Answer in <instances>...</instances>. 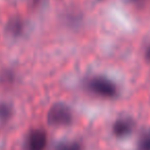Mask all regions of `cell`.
<instances>
[{
	"label": "cell",
	"instance_id": "cell-10",
	"mask_svg": "<svg viewBox=\"0 0 150 150\" xmlns=\"http://www.w3.org/2000/svg\"><path fill=\"white\" fill-rule=\"evenodd\" d=\"M131 1H133V2H135V3H140V2H142L143 0H131Z\"/></svg>",
	"mask_w": 150,
	"mask_h": 150
},
{
	"label": "cell",
	"instance_id": "cell-6",
	"mask_svg": "<svg viewBox=\"0 0 150 150\" xmlns=\"http://www.w3.org/2000/svg\"><path fill=\"white\" fill-rule=\"evenodd\" d=\"M8 30L13 34V35H19L23 31V23L19 20H13L9 23Z\"/></svg>",
	"mask_w": 150,
	"mask_h": 150
},
{
	"label": "cell",
	"instance_id": "cell-2",
	"mask_svg": "<svg viewBox=\"0 0 150 150\" xmlns=\"http://www.w3.org/2000/svg\"><path fill=\"white\" fill-rule=\"evenodd\" d=\"M47 121L52 125H67L72 121V112L66 105L57 104L48 111Z\"/></svg>",
	"mask_w": 150,
	"mask_h": 150
},
{
	"label": "cell",
	"instance_id": "cell-4",
	"mask_svg": "<svg viewBox=\"0 0 150 150\" xmlns=\"http://www.w3.org/2000/svg\"><path fill=\"white\" fill-rule=\"evenodd\" d=\"M133 127L134 125L131 119H127V118L118 119L113 125V134L116 137L119 138L125 137V136L131 134V132L133 131Z\"/></svg>",
	"mask_w": 150,
	"mask_h": 150
},
{
	"label": "cell",
	"instance_id": "cell-7",
	"mask_svg": "<svg viewBox=\"0 0 150 150\" xmlns=\"http://www.w3.org/2000/svg\"><path fill=\"white\" fill-rule=\"evenodd\" d=\"M139 150H150V132L145 133L139 141Z\"/></svg>",
	"mask_w": 150,
	"mask_h": 150
},
{
	"label": "cell",
	"instance_id": "cell-5",
	"mask_svg": "<svg viewBox=\"0 0 150 150\" xmlns=\"http://www.w3.org/2000/svg\"><path fill=\"white\" fill-rule=\"evenodd\" d=\"M54 150H82V147L77 142H65L57 145Z\"/></svg>",
	"mask_w": 150,
	"mask_h": 150
},
{
	"label": "cell",
	"instance_id": "cell-9",
	"mask_svg": "<svg viewBox=\"0 0 150 150\" xmlns=\"http://www.w3.org/2000/svg\"><path fill=\"white\" fill-rule=\"evenodd\" d=\"M147 57H148V59L150 60V45H149V47H148V50H147Z\"/></svg>",
	"mask_w": 150,
	"mask_h": 150
},
{
	"label": "cell",
	"instance_id": "cell-1",
	"mask_svg": "<svg viewBox=\"0 0 150 150\" xmlns=\"http://www.w3.org/2000/svg\"><path fill=\"white\" fill-rule=\"evenodd\" d=\"M88 90L104 98H113L117 95V88L111 80L102 76L92 77L86 83Z\"/></svg>",
	"mask_w": 150,
	"mask_h": 150
},
{
	"label": "cell",
	"instance_id": "cell-8",
	"mask_svg": "<svg viewBox=\"0 0 150 150\" xmlns=\"http://www.w3.org/2000/svg\"><path fill=\"white\" fill-rule=\"evenodd\" d=\"M9 114H11V109H9V107L5 104L0 105V118L1 119L8 118Z\"/></svg>",
	"mask_w": 150,
	"mask_h": 150
},
{
	"label": "cell",
	"instance_id": "cell-3",
	"mask_svg": "<svg viewBox=\"0 0 150 150\" xmlns=\"http://www.w3.org/2000/svg\"><path fill=\"white\" fill-rule=\"evenodd\" d=\"M47 144L45 132L41 129H34L27 140V150H44Z\"/></svg>",
	"mask_w": 150,
	"mask_h": 150
}]
</instances>
